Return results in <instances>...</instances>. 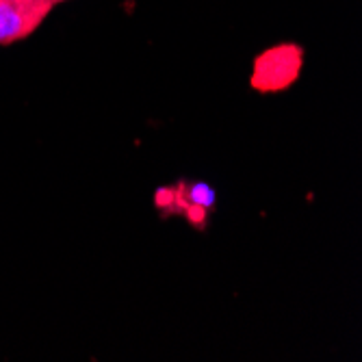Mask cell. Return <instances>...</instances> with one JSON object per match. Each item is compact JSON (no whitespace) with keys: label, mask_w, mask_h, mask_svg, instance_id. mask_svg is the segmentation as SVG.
I'll return each instance as SVG.
<instances>
[{"label":"cell","mask_w":362,"mask_h":362,"mask_svg":"<svg viewBox=\"0 0 362 362\" xmlns=\"http://www.w3.org/2000/svg\"><path fill=\"white\" fill-rule=\"evenodd\" d=\"M302 70V50L293 44L276 46L262 52L252 72V87L258 91H280L293 85Z\"/></svg>","instance_id":"obj_1"},{"label":"cell","mask_w":362,"mask_h":362,"mask_svg":"<svg viewBox=\"0 0 362 362\" xmlns=\"http://www.w3.org/2000/svg\"><path fill=\"white\" fill-rule=\"evenodd\" d=\"M52 9L28 0H0V46H11L35 33Z\"/></svg>","instance_id":"obj_2"},{"label":"cell","mask_w":362,"mask_h":362,"mask_svg":"<svg viewBox=\"0 0 362 362\" xmlns=\"http://www.w3.org/2000/svg\"><path fill=\"white\" fill-rule=\"evenodd\" d=\"M28 3H35V5H44L48 9H54L61 3H68V0H28Z\"/></svg>","instance_id":"obj_3"}]
</instances>
